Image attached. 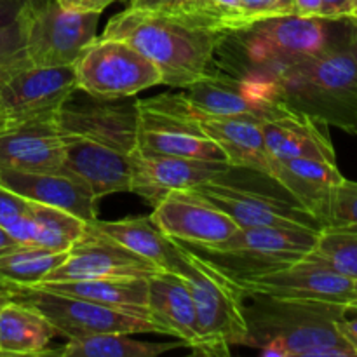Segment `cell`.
Returning a JSON list of instances; mask_svg holds the SVG:
<instances>
[{
    "label": "cell",
    "instance_id": "9",
    "mask_svg": "<svg viewBox=\"0 0 357 357\" xmlns=\"http://www.w3.org/2000/svg\"><path fill=\"white\" fill-rule=\"evenodd\" d=\"M77 91L87 96L117 100L162 84L149 58L121 38L101 37L87 45L73 63Z\"/></svg>",
    "mask_w": 357,
    "mask_h": 357
},
{
    "label": "cell",
    "instance_id": "4",
    "mask_svg": "<svg viewBox=\"0 0 357 357\" xmlns=\"http://www.w3.org/2000/svg\"><path fill=\"white\" fill-rule=\"evenodd\" d=\"M279 107L354 132L357 126V31L321 54L296 59L272 75Z\"/></svg>",
    "mask_w": 357,
    "mask_h": 357
},
{
    "label": "cell",
    "instance_id": "48",
    "mask_svg": "<svg viewBox=\"0 0 357 357\" xmlns=\"http://www.w3.org/2000/svg\"><path fill=\"white\" fill-rule=\"evenodd\" d=\"M352 20H354V21H357V0H356V2H354V9H352Z\"/></svg>",
    "mask_w": 357,
    "mask_h": 357
},
{
    "label": "cell",
    "instance_id": "26",
    "mask_svg": "<svg viewBox=\"0 0 357 357\" xmlns=\"http://www.w3.org/2000/svg\"><path fill=\"white\" fill-rule=\"evenodd\" d=\"M89 225L100 230L110 239L117 241L138 257L152 261L162 272H174L183 260V248L178 241L167 237L150 216L126 218L117 222H101L94 220Z\"/></svg>",
    "mask_w": 357,
    "mask_h": 357
},
{
    "label": "cell",
    "instance_id": "35",
    "mask_svg": "<svg viewBox=\"0 0 357 357\" xmlns=\"http://www.w3.org/2000/svg\"><path fill=\"white\" fill-rule=\"evenodd\" d=\"M324 229L357 234V181L344 178L335 188Z\"/></svg>",
    "mask_w": 357,
    "mask_h": 357
},
{
    "label": "cell",
    "instance_id": "45",
    "mask_svg": "<svg viewBox=\"0 0 357 357\" xmlns=\"http://www.w3.org/2000/svg\"><path fill=\"white\" fill-rule=\"evenodd\" d=\"M58 3L65 9L72 10H80V7H82V0H58Z\"/></svg>",
    "mask_w": 357,
    "mask_h": 357
},
{
    "label": "cell",
    "instance_id": "47",
    "mask_svg": "<svg viewBox=\"0 0 357 357\" xmlns=\"http://www.w3.org/2000/svg\"><path fill=\"white\" fill-rule=\"evenodd\" d=\"M9 300H10L9 295H7L6 291H0V307H2L6 302H9Z\"/></svg>",
    "mask_w": 357,
    "mask_h": 357
},
{
    "label": "cell",
    "instance_id": "36",
    "mask_svg": "<svg viewBox=\"0 0 357 357\" xmlns=\"http://www.w3.org/2000/svg\"><path fill=\"white\" fill-rule=\"evenodd\" d=\"M28 66L31 63L24 52L17 20L7 26H0V84Z\"/></svg>",
    "mask_w": 357,
    "mask_h": 357
},
{
    "label": "cell",
    "instance_id": "6",
    "mask_svg": "<svg viewBox=\"0 0 357 357\" xmlns=\"http://www.w3.org/2000/svg\"><path fill=\"white\" fill-rule=\"evenodd\" d=\"M319 232L309 227H250L213 246H185L239 282L302 260L314 250Z\"/></svg>",
    "mask_w": 357,
    "mask_h": 357
},
{
    "label": "cell",
    "instance_id": "10",
    "mask_svg": "<svg viewBox=\"0 0 357 357\" xmlns=\"http://www.w3.org/2000/svg\"><path fill=\"white\" fill-rule=\"evenodd\" d=\"M10 300L28 305L45 317L56 333L68 340L93 337L101 333H159L155 324L146 317L131 316L86 298L63 295L33 286L7 293Z\"/></svg>",
    "mask_w": 357,
    "mask_h": 357
},
{
    "label": "cell",
    "instance_id": "19",
    "mask_svg": "<svg viewBox=\"0 0 357 357\" xmlns=\"http://www.w3.org/2000/svg\"><path fill=\"white\" fill-rule=\"evenodd\" d=\"M61 132L65 138V162L61 171L82 181L98 199L119 192H131L132 155L73 132Z\"/></svg>",
    "mask_w": 357,
    "mask_h": 357
},
{
    "label": "cell",
    "instance_id": "50",
    "mask_svg": "<svg viewBox=\"0 0 357 357\" xmlns=\"http://www.w3.org/2000/svg\"><path fill=\"white\" fill-rule=\"evenodd\" d=\"M354 2H356V0H354Z\"/></svg>",
    "mask_w": 357,
    "mask_h": 357
},
{
    "label": "cell",
    "instance_id": "1",
    "mask_svg": "<svg viewBox=\"0 0 357 357\" xmlns=\"http://www.w3.org/2000/svg\"><path fill=\"white\" fill-rule=\"evenodd\" d=\"M356 31L357 21L352 17L328 20L296 14L264 17L222 30L213 70L234 77H267L296 59L321 54L349 40Z\"/></svg>",
    "mask_w": 357,
    "mask_h": 357
},
{
    "label": "cell",
    "instance_id": "16",
    "mask_svg": "<svg viewBox=\"0 0 357 357\" xmlns=\"http://www.w3.org/2000/svg\"><path fill=\"white\" fill-rule=\"evenodd\" d=\"M138 152L227 162L223 150L187 115L150 107L138 100Z\"/></svg>",
    "mask_w": 357,
    "mask_h": 357
},
{
    "label": "cell",
    "instance_id": "22",
    "mask_svg": "<svg viewBox=\"0 0 357 357\" xmlns=\"http://www.w3.org/2000/svg\"><path fill=\"white\" fill-rule=\"evenodd\" d=\"M271 178L324 229L333 192L345 176L335 162L295 157L272 162Z\"/></svg>",
    "mask_w": 357,
    "mask_h": 357
},
{
    "label": "cell",
    "instance_id": "42",
    "mask_svg": "<svg viewBox=\"0 0 357 357\" xmlns=\"http://www.w3.org/2000/svg\"><path fill=\"white\" fill-rule=\"evenodd\" d=\"M293 14L305 17L321 16V0H291Z\"/></svg>",
    "mask_w": 357,
    "mask_h": 357
},
{
    "label": "cell",
    "instance_id": "31",
    "mask_svg": "<svg viewBox=\"0 0 357 357\" xmlns=\"http://www.w3.org/2000/svg\"><path fill=\"white\" fill-rule=\"evenodd\" d=\"M87 223L72 213L31 202L30 244L51 251H68L84 236Z\"/></svg>",
    "mask_w": 357,
    "mask_h": 357
},
{
    "label": "cell",
    "instance_id": "38",
    "mask_svg": "<svg viewBox=\"0 0 357 357\" xmlns=\"http://www.w3.org/2000/svg\"><path fill=\"white\" fill-rule=\"evenodd\" d=\"M213 10L222 21L223 30L229 28H239L246 24L244 20L243 7H241V0H209Z\"/></svg>",
    "mask_w": 357,
    "mask_h": 357
},
{
    "label": "cell",
    "instance_id": "12",
    "mask_svg": "<svg viewBox=\"0 0 357 357\" xmlns=\"http://www.w3.org/2000/svg\"><path fill=\"white\" fill-rule=\"evenodd\" d=\"M187 192L225 213L239 229L309 227V229L323 230L317 220L312 218L295 199H284L268 192L237 187L227 181L225 174L218 180L197 185Z\"/></svg>",
    "mask_w": 357,
    "mask_h": 357
},
{
    "label": "cell",
    "instance_id": "20",
    "mask_svg": "<svg viewBox=\"0 0 357 357\" xmlns=\"http://www.w3.org/2000/svg\"><path fill=\"white\" fill-rule=\"evenodd\" d=\"M65 162V138L58 114L0 132V167L24 173H58Z\"/></svg>",
    "mask_w": 357,
    "mask_h": 357
},
{
    "label": "cell",
    "instance_id": "17",
    "mask_svg": "<svg viewBox=\"0 0 357 357\" xmlns=\"http://www.w3.org/2000/svg\"><path fill=\"white\" fill-rule=\"evenodd\" d=\"M150 218L167 237L190 246H213L239 230L230 216L187 190L169 192Z\"/></svg>",
    "mask_w": 357,
    "mask_h": 357
},
{
    "label": "cell",
    "instance_id": "14",
    "mask_svg": "<svg viewBox=\"0 0 357 357\" xmlns=\"http://www.w3.org/2000/svg\"><path fill=\"white\" fill-rule=\"evenodd\" d=\"M91 98L80 103L66 101L58 112L59 129L132 155L138 149V100Z\"/></svg>",
    "mask_w": 357,
    "mask_h": 357
},
{
    "label": "cell",
    "instance_id": "15",
    "mask_svg": "<svg viewBox=\"0 0 357 357\" xmlns=\"http://www.w3.org/2000/svg\"><path fill=\"white\" fill-rule=\"evenodd\" d=\"M237 284L246 293H264L278 298L319 300V302L349 303L354 281L338 274L323 261L307 255L302 260L279 271L244 279Z\"/></svg>",
    "mask_w": 357,
    "mask_h": 357
},
{
    "label": "cell",
    "instance_id": "33",
    "mask_svg": "<svg viewBox=\"0 0 357 357\" xmlns=\"http://www.w3.org/2000/svg\"><path fill=\"white\" fill-rule=\"evenodd\" d=\"M131 7L157 10V13L185 17L215 30H223L222 21L215 14L209 0H132Z\"/></svg>",
    "mask_w": 357,
    "mask_h": 357
},
{
    "label": "cell",
    "instance_id": "24",
    "mask_svg": "<svg viewBox=\"0 0 357 357\" xmlns=\"http://www.w3.org/2000/svg\"><path fill=\"white\" fill-rule=\"evenodd\" d=\"M146 317L157 331L176 337L192 351H197L201 335L197 326L194 300L183 279L171 272H157L149 278Z\"/></svg>",
    "mask_w": 357,
    "mask_h": 357
},
{
    "label": "cell",
    "instance_id": "21",
    "mask_svg": "<svg viewBox=\"0 0 357 357\" xmlns=\"http://www.w3.org/2000/svg\"><path fill=\"white\" fill-rule=\"evenodd\" d=\"M0 185L31 202L72 213L86 223L98 220L100 199L82 181L65 171L24 173L0 167Z\"/></svg>",
    "mask_w": 357,
    "mask_h": 357
},
{
    "label": "cell",
    "instance_id": "34",
    "mask_svg": "<svg viewBox=\"0 0 357 357\" xmlns=\"http://www.w3.org/2000/svg\"><path fill=\"white\" fill-rule=\"evenodd\" d=\"M31 201L0 185V227L21 246L30 244Z\"/></svg>",
    "mask_w": 357,
    "mask_h": 357
},
{
    "label": "cell",
    "instance_id": "7",
    "mask_svg": "<svg viewBox=\"0 0 357 357\" xmlns=\"http://www.w3.org/2000/svg\"><path fill=\"white\" fill-rule=\"evenodd\" d=\"M149 101L194 121L239 115H251L264 121L284 110L272 98V84L267 77H234L216 70L183 87V93L159 94Z\"/></svg>",
    "mask_w": 357,
    "mask_h": 357
},
{
    "label": "cell",
    "instance_id": "13",
    "mask_svg": "<svg viewBox=\"0 0 357 357\" xmlns=\"http://www.w3.org/2000/svg\"><path fill=\"white\" fill-rule=\"evenodd\" d=\"M162 272L117 241L87 223L84 236L66 251V257L44 282L86 281L108 278H152Z\"/></svg>",
    "mask_w": 357,
    "mask_h": 357
},
{
    "label": "cell",
    "instance_id": "37",
    "mask_svg": "<svg viewBox=\"0 0 357 357\" xmlns=\"http://www.w3.org/2000/svg\"><path fill=\"white\" fill-rule=\"evenodd\" d=\"M244 20L248 23L264 20V17L293 14L291 0H241Z\"/></svg>",
    "mask_w": 357,
    "mask_h": 357
},
{
    "label": "cell",
    "instance_id": "30",
    "mask_svg": "<svg viewBox=\"0 0 357 357\" xmlns=\"http://www.w3.org/2000/svg\"><path fill=\"white\" fill-rule=\"evenodd\" d=\"M185 344L169 342H142L124 333H101L93 337L68 340L59 349H47L45 356L59 357H157Z\"/></svg>",
    "mask_w": 357,
    "mask_h": 357
},
{
    "label": "cell",
    "instance_id": "8",
    "mask_svg": "<svg viewBox=\"0 0 357 357\" xmlns=\"http://www.w3.org/2000/svg\"><path fill=\"white\" fill-rule=\"evenodd\" d=\"M100 13L65 9L58 0H24L17 16L33 66H70L96 40Z\"/></svg>",
    "mask_w": 357,
    "mask_h": 357
},
{
    "label": "cell",
    "instance_id": "29",
    "mask_svg": "<svg viewBox=\"0 0 357 357\" xmlns=\"http://www.w3.org/2000/svg\"><path fill=\"white\" fill-rule=\"evenodd\" d=\"M66 251H51L37 246H17L0 255V291L33 288L65 260Z\"/></svg>",
    "mask_w": 357,
    "mask_h": 357
},
{
    "label": "cell",
    "instance_id": "44",
    "mask_svg": "<svg viewBox=\"0 0 357 357\" xmlns=\"http://www.w3.org/2000/svg\"><path fill=\"white\" fill-rule=\"evenodd\" d=\"M17 246H21V244H17L16 241H14L13 237H10L9 234H7L6 230L0 227V255L7 253V251L14 250V248H17Z\"/></svg>",
    "mask_w": 357,
    "mask_h": 357
},
{
    "label": "cell",
    "instance_id": "39",
    "mask_svg": "<svg viewBox=\"0 0 357 357\" xmlns=\"http://www.w3.org/2000/svg\"><path fill=\"white\" fill-rule=\"evenodd\" d=\"M338 326H340V331L345 337V340L352 345V349H354L357 354V305H354V303H345Z\"/></svg>",
    "mask_w": 357,
    "mask_h": 357
},
{
    "label": "cell",
    "instance_id": "28",
    "mask_svg": "<svg viewBox=\"0 0 357 357\" xmlns=\"http://www.w3.org/2000/svg\"><path fill=\"white\" fill-rule=\"evenodd\" d=\"M56 330L37 310L9 300L0 307V357L45 356Z\"/></svg>",
    "mask_w": 357,
    "mask_h": 357
},
{
    "label": "cell",
    "instance_id": "25",
    "mask_svg": "<svg viewBox=\"0 0 357 357\" xmlns=\"http://www.w3.org/2000/svg\"><path fill=\"white\" fill-rule=\"evenodd\" d=\"M202 132L213 139L237 169L258 171L271 176L272 160L265 149L261 119L251 115L239 117L199 119Z\"/></svg>",
    "mask_w": 357,
    "mask_h": 357
},
{
    "label": "cell",
    "instance_id": "40",
    "mask_svg": "<svg viewBox=\"0 0 357 357\" xmlns=\"http://www.w3.org/2000/svg\"><path fill=\"white\" fill-rule=\"evenodd\" d=\"M321 17L328 20H344L352 16L354 0H321Z\"/></svg>",
    "mask_w": 357,
    "mask_h": 357
},
{
    "label": "cell",
    "instance_id": "18",
    "mask_svg": "<svg viewBox=\"0 0 357 357\" xmlns=\"http://www.w3.org/2000/svg\"><path fill=\"white\" fill-rule=\"evenodd\" d=\"M131 192L155 208L169 192L190 190L197 185L218 180L229 171V162L185 157L157 155L136 150L131 157Z\"/></svg>",
    "mask_w": 357,
    "mask_h": 357
},
{
    "label": "cell",
    "instance_id": "27",
    "mask_svg": "<svg viewBox=\"0 0 357 357\" xmlns=\"http://www.w3.org/2000/svg\"><path fill=\"white\" fill-rule=\"evenodd\" d=\"M38 286L49 291L91 300V302L101 303V305L131 314V316L146 317L149 278L86 279V281L42 282Z\"/></svg>",
    "mask_w": 357,
    "mask_h": 357
},
{
    "label": "cell",
    "instance_id": "32",
    "mask_svg": "<svg viewBox=\"0 0 357 357\" xmlns=\"http://www.w3.org/2000/svg\"><path fill=\"white\" fill-rule=\"evenodd\" d=\"M310 257L323 261L338 274L357 281V234L323 229Z\"/></svg>",
    "mask_w": 357,
    "mask_h": 357
},
{
    "label": "cell",
    "instance_id": "43",
    "mask_svg": "<svg viewBox=\"0 0 357 357\" xmlns=\"http://www.w3.org/2000/svg\"><path fill=\"white\" fill-rule=\"evenodd\" d=\"M115 0H82V7L80 10H91V13H103L110 3H114Z\"/></svg>",
    "mask_w": 357,
    "mask_h": 357
},
{
    "label": "cell",
    "instance_id": "49",
    "mask_svg": "<svg viewBox=\"0 0 357 357\" xmlns=\"http://www.w3.org/2000/svg\"><path fill=\"white\" fill-rule=\"evenodd\" d=\"M352 135L357 136V126H356V129H354V132H352Z\"/></svg>",
    "mask_w": 357,
    "mask_h": 357
},
{
    "label": "cell",
    "instance_id": "41",
    "mask_svg": "<svg viewBox=\"0 0 357 357\" xmlns=\"http://www.w3.org/2000/svg\"><path fill=\"white\" fill-rule=\"evenodd\" d=\"M24 0H0V26L14 23L20 16Z\"/></svg>",
    "mask_w": 357,
    "mask_h": 357
},
{
    "label": "cell",
    "instance_id": "23",
    "mask_svg": "<svg viewBox=\"0 0 357 357\" xmlns=\"http://www.w3.org/2000/svg\"><path fill=\"white\" fill-rule=\"evenodd\" d=\"M330 126L291 110L261 121L265 149L272 162L295 157L328 160L337 164L333 143L328 135Z\"/></svg>",
    "mask_w": 357,
    "mask_h": 357
},
{
    "label": "cell",
    "instance_id": "2",
    "mask_svg": "<svg viewBox=\"0 0 357 357\" xmlns=\"http://www.w3.org/2000/svg\"><path fill=\"white\" fill-rule=\"evenodd\" d=\"M344 307L246 293V345L265 357H357L338 326Z\"/></svg>",
    "mask_w": 357,
    "mask_h": 357
},
{
    "label": "cell",
    "instance_id": "46",
    "mask_svg": "<svg viewBox=\"0 0 357 357\" xmlns=\"http://www.w3.org/2000/svg\"><path fill=\"white\" fill-rule=\"evenodd\" d=\"M349 303H354V305H357V281H354V289H352V296Z\"/></svg>",
    "mask_w": 357,
    "mask_h": 357
},
{
    "label": "cell",
    "instance_id": "5",
    "mask_svg": "<svg viewBox=\"0 0 357 357\" xmlns=\"http://www.w3.org/2000/svg\"><path fill=\"white\" fill-rule=\"evenodd\" d=\"M181 248L183 260L174 274L187 284L197 314L201 344L194 354L229 356L232 345H246L248 324L243 310L246 291L201 255L185 244Z\"/></svg>",
    "mask_w": 357,
    "mask_h": 357
},
{
    "label": "cell",
    "instance_id": "11",
    "mask_svg": "<svg viewBox=\"0 0 357 357\" xmlns=\"http://www.w3.org/2000/svg\"><path fill=\"white\" fill-rule=\"evenodd\" d=\"M77 80L70 66H28L0 84V132L35 119L56 115L75 94Z\"/></svg>",
    "mask_w": 357,
    "mask_h": 357
},
{
    "label": "cell",
    "instance_id": "3",
    "mask_svg": "<svg viewBox=\"0 0 357 357\" xmlns=\"http://www.w3.org/2000/svg\"><path fill=\"white\" fill-rule=\"evenodd\" d=\"M222 30L185 17L131 7L108 21L103 37L121 38L149 58L162 84L183 87L204 79L215 68Z\"/></svg>",
    "mask_w": 357,
    "mask_h": 357
}]
</instances>
